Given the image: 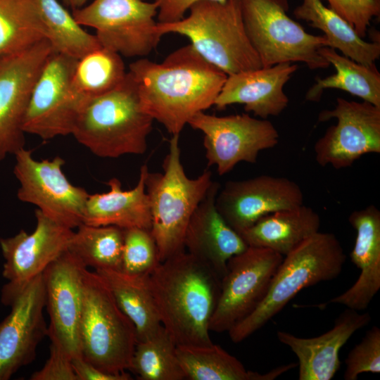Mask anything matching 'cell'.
Listing matches in <instances>:
<instances>
[{
  "mask_svg": "<svg viewBox=\"0 0 380 380\" xmlns=\"http://www.w3.org/2000/svg\"><path fill=\"white\" fill-rule=\"evenodd\" d=\"M153 121L142 110L135 84L127 72L118 88L85 103L72 134L98 157L141 155L146 151Z\"/></svg>",
  "mask_w": 380,
  "mask_h": 380,
  "instance_id": "4",
  "label": "cell"
},
{
  "mask_svg": "<svg viewBox=\"0 0 380 380\" xmlns=\"http://www.w3.org/2000/svg\"><path fill=\"white\" fill-rule=\"evenodd\" d=\"M36 227L29 234L21 230L17 234L0 239L5 259L3 277L8 282L1 292V301L10 305L37 276L68 250L74 231L35 210Z\"/></svg>",
  "mask_w": 380,
  "mask_h": 380,
  "instance_id": "15",
  "label": "cell"
},
{
  "mask_svg": "<svg viewBox=\"0 0 380 380\" xmlns=\"http://www.w3.org/2000/svg\"><path fill=\"white\" fill-rule=\"evenodd\" d=\"M71 360L59 346L51 342L49 358L41 369L30 376V379L77 380Z\"/></svg>",
  "mask_w": 380,
  "mask_h": 380,
  "instance_id": "38",
  "label": "cell"
},
{
  "mask_svg": "<svg viewBox=\"0 0 380 380\" xmlns=\"http://www.w3.org/2000/svg\"><path fill=\"white\" fill-rule=\"evenodd\" d=\"M79 336L84 360L110 374L128 370L137 343L135 327L102 277L87 269Z\"/></svg>",
  "mask_w": 380,
  "mask_h": 380,
  "instance_id": "7",
  "label": "cell"
},
{
  "mask_svg": "<svg viewBox=\"0 0 380 380\" xmlns=\"http://www.w3.org/2000/svg\"><path fill=\"white\" fill-rule=\"evenodd\" d=\"M176 346L162 327L152 337L137 343L128 370L141 380L186 379Z\"/></svg>",
  "mask_w": 380,
  "mask_h": 380,
  "instance_id": "34",
  "label": "cell"
},
{
  "mask_svg": "<svg viewBox=\"0 0 380 380\" xmlns=\"http://www.w3.org/2000/svg\"><path fill=\"white\" fill-rule=\"evenodd\" d=\"M46 38L36 0H0V58L23 51Z\"/></svg>",
  "mask_w": 380,
  "mask_h": 380,
  "instance_id": "30",
  "label": "cell"
},
{
  "mask_svg": "<svg viewBox=\"0 0 380 380\" xmlns=\"http://www.w3.org/2000/svg\"><path fill=\"white\" fill-rule=\"evenodd\" d=\"M345 380H357L362 373L380 372V329L373 326L355 345L345 360Z\"/></svg>",
  "mask_w": 380,
  "mask_h": 380,
  "instance_id": "36",
  "label": "cell"
},
{
  "mask_svg": "<svg viewBox=\"0 0 380 380\" xmlns=\"http://www.w3.org/2000/svg\"><path fill=\"white\" fill-rule=\"evenodd\" d=\"M127 72L121 55L101 46L77 60L71 88L85 103L118 88Z\"/></svg>",
  "mask_w": 380,
  "mask_h": 380,
  "instance_id": "31",
  "label": "cell"
},
{
  "mask_svg": "<svg viewBox=\"0 0 380 380\" xmlns=\"http://www.w3.org/2000/svg\"><path fill=\"white\" fill-rule=\"evenodd\" d=\"M297 69L298 65L286 62L227 75L214 106L223 110L243 104L246 112L261 119L278 116L289 104L284 87Z\"/></svg>",
  "mask_w": 380,
  "mask_h": 380,
  "instance_id": "22",
  "label": "cell"
},
{
  "mask_svg": "<svg viewBox=\"0 0 380 380\" xmlns=\"http://www.w3.org/2000/svg\"><path fill=\"white\" fill-rule=\"evenodd\" d=\"M160 262L158 246L150 229H124L121 271L129 274H149Z\"/></svg>",
  "mask_w": 380,
  "mask_h": 380,
  "instance_id": "35",
  "label": "cell"
},
{
  "mask_svg": "<svg viewBox=\"0 0 380 380\" xmlns=\"http://www.w3.org/2000/svg\"><path fill=\"white\" fill-rule=\"evenodd\" d=\"M94 271L105 280L118 306L134 325L137 342L158 332L163 326L148 286V274H129L110 270Z\"/></svg>",
  "mask_w": 380,
  "mask_h": 380,
  "instance_id": "27",
  "label": "cell"
},
{
  "mask_svg": "<svg viewBox=\"0 0 380 380\" xmlns=\"http://www.w3.org/2000/svg\"><path fill=\"white\" fill-rule=\"evenodd\" d=\"M188 125L203 132L208 165H215L220 175L241 162L256 163L260 151L279 142V132L270 120L246 113L216 116L201 111Z\"/></svg>",
  "mask_w": 380,
  "mask_h": 380,
  "instance_id": "12",
  "label": "cell"
},
{
  "mask_svg": "<svg viewBox=\"0 0 380 380\" xmlns=\"http://www.w3.org/2000/svg\"><path fill=\"white\" fill-rule=\"evenodd\" d=\"M163 172H147L145 179L151 213L150 231L158 246L160 262L184 251V239L189 220L213 183L204 170L189 178L181 160L179 134L172 135Z\"/></svg>",
  "mask_w": 380,
  "mask_h": 380,
  "instance_id": "5",
  "label": "cell"
},
{
  "mask_svg": "<svg viewBox=\"0 0 380 380\" xmlns=\"http://www.w3.org/2000/svg\"><path fill=\"white\" fill-rule=\"evenodd\" d=\"M72 365L77 380H129L131 376L127 372L113 374L105 372L92 365L82 357L72 358Z\"/></svg>",
  "mask_w": 380,
  "mask_h": 380,
  "instance_id": "40",
  "label": "cell"
},
{
  "mask_svg": "<svg viewBox=\"0 0 380 380\" xmlns=\"http://www.w3.org/2000/svg\"><path fill=\"white\" fill-rule=\"evenodd\" d=\"M13 174L20 184L18 198L37 207L56 222L73 229L83 222L89 194L69 182L60 156L38 160L23 148L15 155Z\"/></svg>",
  "mask_w": 380,
  "mask_h": 380,
  "instance_id": "10",
  "label": "cell"
},
{
  "mask_svg": "<svg viewBox=\"0 0 380 380\" xmlns=\"http://www.w3.org/2000/svg\"><path fill=\"white\" fill-rule=\"evenodd\" d=\"M77 228L68 250L87 268L122 270L124 229L86 224Z\"/></svg>",
  "mask_w": 380,
  "mask_h": 380,
  "instance_id": "32",
  "label": "cell"
},
{
  "mask_svg": "<svg viewBox=\"0 0 380 380\" xmlns=\"http://www.w3.org/2000/svg\"><path fill=\"white\" fill-rule=\"evenodd\" d=\"M82 26L96 30L101 46L125 57L148 55L162 35L156 30L157 4L143 0H93L72 10Z\"/></svg>",
  "mask_w": 380,
  "mask_h": 380,
  "instance_id": "9",
  "label": "cell"
},
{
  "mask_svg": "<svg viewBox=\"0 0 380 380\" xmlns=\"http://www.w3.org/2000/svg\"><path fill=\"white\" fill-rule=\"evenodd\" d=\"M189 10L179 21L157 23L156 32L186 37L201 56L227 75L262 68L247 36L239 0H202Z\"/></svg>",
  "mask_w": 380,
  "mask_h": 380,
  "instance_id": "6",
  "label": "cell"
},
{
  "mask_svg": "<svg viewBox=\"0 0 380 380\" xmlns=\"http://www.w3.org/2000/svg\"><path fill=\"white\" fill-rule=\"evenodd\" d=\"M303 204V194L296 182L266 175L228 181L215 199L218 212L239 234L265 215Z\"/></svg>",
  "mask_w": 380,
  "mask_h": 380,
  "instance_id": "18",
  "label": "cell"
},
{
  "mask_svg": "<svg viewBox=\"0 0 380 380\" xmlns=\"http://www.w3.org/2000/svg\"><path fill=\"white\" fill-rule=\"evenodd\" d=\"M371 319L369 312L346 308L335 319L333 328L319 336L303 338L278 331L277 337L296 355L299 380H330L341 367V348Z\"/></svg>",
  "mask_w": 380,
  "mask_h": 380,
  "instance_id": "21",
  "label": "cell"
},
{
  "mask_svg": "<svg viewBox=\"0 0 380 380\" xmlns=\"http://www.w3.org/2000/svg\"><path fill=\"white\" fill-rule=\"evenodd\" d=\"M346 255L332 233L313 234L284 258L261 303L246 317L228 331L235 343L261 329L303 289L337 278Z\"/></svg>",
  "mask_w": 380,
  "mask_h": 380,
  "instance_id": "3",
  "label": "cell"
},
{
  "mask_svg": "<svg viewBox=\"0 0 380 380\" xmlns=\"http://www.w3.org/2000/svg\"><path fill=\"white\" fill-rule=\"evenodd\" d=\"M202 0H154L158 6V20L160 23L179 21L195 3ZM224 2L226 0H208Z\"/></svg>",
  "mask_w": 380,
  "mask_h": 380,
  "instance_id": "39",
  "label": "cell"
},
{
  "mask_svg": "<svg viewBox=\"0 0 380 380\" xmlns=\"http://www.w3.org/2000/svg\"><path fill=\"white\" fill-rule=\"evenodd\" d=\"M330 8L365 38L372 20L380 14V0H327Z\"/></svg>",
  "mask_w": 380,
  "mask_h": 380,
  "instance_id": "37",
  "label": "cell"
},
{
  "mask_svg": "<svg viewBox=\"0 0 380 380\" xmlns=\"http://www.w3.org/2000/svg\"><path fill=\"white\" fill-rule=\"evenodd\" d=\"M46 291L43 274L34 278L10 304V314L0 322V380H8L31 363L38 344L47 336L43 311Z\"/></svg>",
  "mask_w": 380,
  "mask_h": 380,
  "instance_id": "19",
  "label": "cell"
},
{
  "mask_svg": "<svg viewBox=\"0 0 380 380\" xmlns=\"http://www.w3.org/2000/svg\"><path fill=\"white\" fill-rule=\"evenodd\" d=\"M46 39L56 52L75 59L101 47L96 35L82 28L58 0H36Z\"/></svg>",
  "mask_w": 380,
  "mask_h": 380,
  "instance_id": "33",
  "label": "cell"
},
{
  "mask_svg": "<svg viewBox=\"0 0 380 380\" xmlns=\"http://www.w3.org/2000/svg\"><path fill=\"white\" fill-rule=\"evenodd\" d=\"M348 222L356 232L350 260L360 273L352 286L327 303L362 311L380 289V210L374 205L355 210Z\"/></svg>",
  "mask_w": 380,
  "mask_h": 380,
  "instance_id": "23",
  "label": "cell"
},
{
  "mask_svg": "<svg viewBox=\"0 0 380 380\" xmlns=\"http://www.w3.org/2000/svg\"><path fill=\"white\" fill-rule=\"evenodd\" d=\"M52 51L44 39L23 51L0 58V161L25 148L23 125L28 101Z\"/></svg>",
  "mask_w": 380,
  "mask_h": 380,
  "instance_id": "16",
  "label": "cell"
},
{
  "mask_svg": "<svg viewBox=\"0 0 380 380\" xmlns=\"http://www.w3.org/2000/svg\"><path fill=\"white\" fill-rule=\"evenodd\" d=\"M293 15L322 31L329 47L358 63L371 66L380 57L379 42L365 41L346 20L321 0H303L294 9Z\"/></svg>",
  "mask_w": 380,
  "mask_h": 380,
  "instance_id": "26",
  "label": "cell"
},
{
  "mask_svg": "<svg viewBox=\"0 0 380 380\" xmlns=\"http://www.w3.org/2000/svg\"><path fill=\"white\" fill-rule=\"evenodd\" d=\"M148 172L147 165H141L137 184L131 189H123L120 181L114 177L107 183V192L89 194L82 224L150 229L151 213L145 187Z\"/></svg>",
  "mask_w": 380,
  "mask_h": 380,
  "instance_id": "24",
  "label": "cell"
},
{
  "mask_svg": "<svg viewBox=\"0 0 380 380\" xmlns=\"http://www.w3.org/2000/svg\"><path fill=\"white\" fill-rule=\"evenodd\" d=\"M128 72L142 110L172 135L179 134L196 113L214 106L227 77L191 44L160 63L139 59Z\"/></svg>",
  "mask_w": 380,
  "mask_h": 380,
  "instance_id": "1",
  "label": "cell"
},
{
  "mask_svg": "<svg viewBox=\"0 0 380 380\" xmlns=\"http://www.w3.org/2000/svg\"><path fill=\"white\" fill-rule=\"evenodd\" d=\"M319 53L336 72L323 79L317 78L305 94L307 101H319L324 89H338L380 108V73L375 64L358 63L329 46L322 47Z\"/></svg>",
  "mask_w": 380,
  "mask_h": 380,
  "instance_id": "29",
  "label": "cell"
},
{
  "mask_svg": "<svg viewBox=\"0 0 380 380\" xmlns=\"http://www.w3.org/2000/svg\"><path fill=\"white\" fill-rule=\"evenodd\" d=\"M247 36L262 68L301 62L310 69H324L329 62L319 53L326 37L312 35L286 14L288 0H239Z\"/></svg>",
  "mask_w": 380,
  "mask_h": 380,
  "instance_id": "8",
  "label": "cell"
},
{
  "mask_svg": "<svg viewBox=\"0 0 380 380\" xmlns=\"http://www.w3.org/2000/svg\"><path fill=\"white\" fill-rule=\"evenodd\" d=\"M220 189V184L213 181L189 220L184 246L222 279L227 272L229 260L248 246L218 212L215 199Z\"/></svg>",
  "mask_w": 380,
  "mask_h": 380,
  "instance_id": "20",
  "label": "cell"
},
{
  "mask_svg": "<svg viewBox=\"0 0 380 380\" xmlns=\"http://www.w3.org/2000/svg\"><path fill=\"white\" fill-rule=\"evenodd\" d=\"M176 352L189 380H272L279 374L274 368L265 374L246 370L243 365L221 346H177Z\"/></svg>",
  "mask_w": 380,
  "mask_h": 380,
  "instance_id": "28",
  "label": "cell"
},
{
  "mask_svg": "<svg viewBox=\"0 0 380 380\" xmlns=\"http://www.w3.org/2000/svg\"><path fill=\"white\" fill-rule=\"evenodd\" d=\"M87 268L68 250L42 273L50 318L47 336L72 358L82 357L80 324Z\"/></svg>",
  "mask_w": 380,
  "mask_h": 380,
  "instance_id": "17",
  "label": "cell"
},
{
  "mask_svg": "<svg viewBox=\"0 0 380 380\" xmlns=\"http://www.w3.org/2000/svg\"><path fill=\"white\" fill-rule=\"evenodd\" d=\"M63 4L70 7L72 11L84 6L89 0H61Z\"/></svg>",
  "mask_w": 380,
  "mask_h": 380,
  "instance_id": "41",
  "label": "cell"
},
{
  "mask_svg": "<svg viewBox=\"0 0 380 380\" xmlns=\"http://www.w3.org/2000/svg\"><path fill=\"white\" fill-rule=\"evenodd\" d=\"M320 226L319 214L303 204L265 215L240 235L248 246L269 248L285 256L319 232Z\"/></svg>",
  "mask_w": 380,
  "mask_h": 380,
  "instance_id": "25",
  "label": "cell"
},
{
  "mask_svg": "<svg viewBox=\"0 0 380 380\" xmlns=\"http://www.w3.org/2000/svg\"><path fill=\"white\" fill-rule=\"evenodd\" d=\"M284 256L269 248L248 246L227 262L209 329L227 331L250 315L265 298Z\"/></svg>",
  "mask_w": 380,
  "mask_h": 380,
  "instance_id": "13",
  "label": "cell"
},
{
  "mask_svg": "<svg viewBox=\"0 0 380 380\" xmlns=\"http://www.w3.org/2000/svg\"><path fill=\"white\" fill-rule=\"evenodd\" d=\"M336 119L314 145L317 163L340 170L367 153H380V108L338 97L331 110L319 113L318 122Z\"/></svg>",
  "mask_w": 380,
  "mask_h": 380,
  "instance_id": "14",
  "label": "cell"
},
{
  "mask_svg": "<svg viewBox=\"0 0 380 380\" xmlns=\"http://www.w3.org/2000/svg\"><path fill=\"white\" fill-rule=\"evenodd\" d=\"M77 59L53 50L33 85L23 120L25 133L43 140L72 134L85 104L71 88Z\"/></svg>",
  "mask_w": 380,
  "mask_h": 380,
  "instance_id": "11",
  "label": "cell"
},
{
  "mask_svg": "<svg viewBox=\"0 0 380 380\" xmlns=\"http://www.w3.org/2000/svg\"><path fill=\"white\" fill-rule=\"evenodd\" d=\"M162 326L176 346H208L221 279L185 250L148 275Z\"/></svg>",
  "mask_w": 380,
  "mask_h": 380,
  "instance_id": "2",
  "label": "cell"
}]
</instances>
